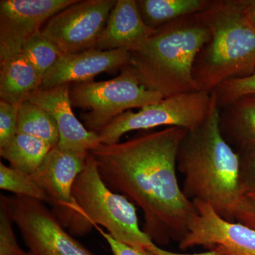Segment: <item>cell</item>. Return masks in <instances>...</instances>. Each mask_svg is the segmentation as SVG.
Masks as SVG:
<instances>
[{
  "label": "cell",
  "instance_id": "3",
  "mask_svg": "<svg viewBox=\"0 0 255 255\" xmlns=\"http://www.w3.org/2000/svg\"><path fill=\"white\" fill-rule=\"evenodd\" d=\"M211 33L197 14L156 29L145 44L129 53L127 66L142 86L164 98L198 92L194 63Z\"/></svg>",
  "mask_w": 255,
  "mask_h": 255
},
{
  "label": "cell",
  "instance_id": "25",
  "mask_svg": "<svg viewBox=\"0 0 255 255\" xmlns=\"http://www.w3.org/2000/svg\"><path fill=\"white\" fill-rule=\"evenodd\" d=\"M18 107L0 100V150L9 145L17 134Z\"/></svg>",
  "mask_w": 255,
  "mask_h": 255
},
{
  "label": "cell",
  "instance_id": "19",
  "mask_svg": "<svg viewBox=\"0 0 255 255\" xmlns=\"http://www.w3.org/2000/svg\"><path fill=\"white\" fill-rule=\"evenodd\" d=\"M53 148L50 144L39 137L17 133L9 145L0 150V155L13 168L32 175L41 167Z\"/></svg>",
  "mask_w": 255,
  "mask_h": 255
},
{
  "label": "cell",
  "instance_id": "14",
  "mask_svg": "<svg viewBox=\"0 0 255 255\" xmlns=\"http://www.w3.org/2000/svg\"><path fill=\"white\" fill-rule=\"evenodd\" d=\"M129 56L127 50L95 48L62 55L43 78L40 89L49 90L64 85L91 82L99 74L123 69L128 64Z\"/></svg>",
  "mask_w": 255,
  "mask_h": 255
},
{
  "label": "cell",
  "instance_id": "12",
  "mask_svg": "<svg viewBox=\"0 0 255 255\" xmlns=\"http://www.w3.org/2000/svg\"><path fill=\"white\" fill-rule=\"evenodd\" d=\"M78 0H1L0 63L20 54L43 23Z\"/></svg>",
  "mask_w": 255,
  "mask_h": 255
},
{
  "label": "cell",
  "instance_id": "17",
  "mask_svg": "<svg viewBox=\"0 0 255 255\" xmlns=\"http://www.w3.org/2000/svg\"><path fill=\"white\" fill-rule=\"evenodd\" d=\"M0 68L1 100L19 107L41 87V77L21 53L0 63Z\"/></svg>",
  "mask_w": 255,
  "mask_h": 255
},
{
  "label": "cell",
  "instance_id": "24",
  "mask_svg": "<svg viewBox=\"0 0 255 255\" xmlns=\"http://www.w3.org/2000/svg\"><path fill=\"white\" fill-rule=\"evenodd\" d=\"M13 220L6 196L0 197V255H23V251L18 245L14 229Z\"/></svg>",
  "mask_w": 255,
  "mask_h": 255
},
{
  "label": "cell",
  "instance_id": "8",
  "mask_svg": "<svg viewBox=\"0 0 255 255\" xmlns=\"http://www.w3.org/2000/svg\"><path fill=\"white\" fill-rule=\"evenodd\" d=\"M11 216L25 245L34 255H95L65 230L41 201L6 196Z\"/></svg>",
  "mask_w": 255,
  "mask_h": 255
},
{
  "label": "cell",
  "instance_id": "2",
  "mask_svg": "<svg viewBox=\"0 0 255 255\" xmlns=\"http://www.w3.org/2000/svg\"><path fill=\"white\" fill-rule=\"evenodd\" d=\"M177 167L183 176V192L189 200L209 204L223 219L233 221V210L243 197L241 157L223 137L214 92L205 120L188 130L181 142Z\"/></svg>",
  "mask_w": 255,
  "mask_h": 255
},
{
  "label": "cell",
  "instance_id": "21",
  "mask_svg": "<svg viewBox=\"0 0 255 255\" xmlns=\"http://www.w3.org/2000/svg\"><path fill=\"white\" fill-rule=\"evenodd\" d=\"M0 189L15 196L28 198L43 203H50L48 194L29 174L0 163Z\"/></svg>",
  "mask_w": 255,
  "mask_h": 255
},
{
  "label": "cell",
  "instance_id": "1",
  "mask_svg": "<svg viewBox=\"0 0 255 255\" xmlns=\"http://www.w3.org/2000/svg\"><path fill=\"white\" fill-rule=\"evenodd\" d=\"M187 131L166 127L90 151L107 187L141 209L142 230L156 245L179 243L196 213L177 176L178 150Z\"/></svg>",
  "mask_w": 255,
  "mask_h": 255
},
{
  "label": "cell",
  "instance_id": "18",
  "mask_svg": "<svg viewBox=\"0 0 255 255\" xmlns=\"http://www.w3.org/2000/svg\"><path fill=\"white\" fill-rule=\"evenodd\" d=\"M211 0H137V9L144 22L156 30L185 16L197 14Z\"/></svg>",
  "mask_w": 255,
  "mask_h": 255
},
{
  "label": "cell",
  "instance_id": "10",
  "mask_svg": "<svg viewBox=\"0 0 255 255\" xmlns=\"http://www.w3.org/2000/svg\"><path fill=\"white\" fill-rule=\"evenodd\" d=\"M88 153L70 152L55 147L36 173L31 175L46 191L53 206L52 211L73 236H80L81 231V209L74 199L73 186L85 167Z\"/></svg>",
  "mask_w": 255,
  "mask_h": 255
},
{
  "label": "cell",
  "instance_id": "16",
  "mask_svg": "<svg viewBox=\"0 0 255 255\" xmlns=\"http://www.w3.org/2000/svg\"><path fill=\"white\" fill-rule=\"evenodd\" d=\"M220 127L237 152H255V95L241 97L220 108Z\"/></svg>",
  "mask_w": 255,
  "mask_h": 255
},
{
  "label": "cell",
  "instance_id": "15",
  "mask_svg": "<svg viewBox=\"0 0 255 255\" xmlns=\"http://www.w3.org/2000/svg\"><path fill=\"white\" fill-rule=\"evenodd\" d=\"M155 31L144 22L136 0H117L95 48L130 53L140 49Z\"/></svg>",
  "mask_w": 255,
  "mask_h": 255
},
{
  "label": "cell",
  "instance_id": "28",
  "mask_svg": "<svg viewBox=\"0 0 255 255\" xmlns=\"http://www.w3.org/2000/svg\"><path fill=\"white\" fill-rule=\"evenodd\" d=\"M95 228L108 243L114 255H157L148 248L128 246V245L116 241L108 233L103 231L100 226H97Z\"/></svg>",
  "mask_w": 255,
  "mask_h": 255
},
{
  "label": "cell",
  "instance_id": "5",
  "mask_svg": "<svg viewBox=\"0 0 255 255\" xmlns=\"http://www.w3.org/2000/svg\"><path fill=\"white\" fill-rule=\"evenodd\" d=\"M73 194L81 209V236L98 226L128 246L149 248L155 244L139 226L134 204L107 187L90 152L74 184Z\"/></svg>",
  "mask_w": 255,
  "mask_h": 255
},
{
  "label": "cell",
  "instance_id": "9",
  "mask_svg": "<svg viewBox=\"0 0 255 255\" xmlns=\"http://www.w3.org/2000/svg\"><path fill=\"white\" fill-rule=\"evenodd\" d=\"M117 0H82L55 14L41 29L62 55L95 48Z\"/></svg>",
  "mask_w": 255,
  "mask_h": 255
},
{
  "label": "cell",
  "instance_id": "11",
  "mask_svg": "<svg viewBox=\"0 0 255 255\" xmlns=\"http://www.w3.org/2000/svg\"><path fill=\"white\" fill-rule=\"evenodd\" d=\"M195 214L179 243L182 251L204 247L216 255H255V229L223 219L212 206L194 201Z\"/></svg>",
  "mask_w": 255,
  "mask_h": 255
},
{
  "label": "cell",
  "instance_id": "23",
  "mask_svg": "<svg viewBox=\"0 0 255 255\" xmlns=\"http://www.w3.org/2000/svg\"><path fill=\"white\" fill-rule=\"evenodd\" d=\"M219 108L241 97L255 95V70L248 76L223 82L214 90Z\"/></svg>",
  "mask_w": 255,
  "mask_h": 255
},
{
  "label": "cell",
  "instance_id": "22",
  "mask_svg": "<svg viewBox=\"0 0 255 255\" xmlns=\"http://www.w3.org/2000/svg\"><path fill=\"white\" fill-rule=\"evenodd\" d=\"M21 53L29 60L42 80L62 55L58 48L43 36L41 30L25 42Z\"/></svg>",
  "mask_w": 255,
  "mask_h": 255
},
{
  "label": "cell",
  "instance_id": "6",
  "mask_svg": "<svg viewBox=\"0 0 255 255\" xmlns=\"http://www.w3.org/2000/svg\"><path fill=\"white\" fill-rule=\"evenodd\" d=\"M121 70L119 76L107 81L70 85L72 105L89 111L81 114L87 130L98 133L130 109H141L163 99L157 92L142 86L128 67Z\"/></svg>",
  "mask_w": 255,
  "mask_h": 255
},
{
  "label": "cell",
  "instance_id": "26",
  "mask_svg": "<svg viewBox=\"0 0 255 255\" xmlns=\"http://www.w3.org/2000/svg\"><path fill=\"white\" fill-rule=\"evenodd\" d=\"M239 154L242 196L255 195V152H240Z\"/></svg>",
  "mask_w": 255,
  "mask_h": 255
},
{
  "label": "cell",
  "instance_id": "31",
  "mask_svg": "<svg viewBox=\"0 0 255 255\" xmlns=\"http://www.w3.org/2000/svg\"><path fill=\"white\" fill-rule=\"evenodd\" d=\"M23 255H34L33 254V253H31V252L28 251V253H25V254H23Z\"/></svg>",
  "mask_w": 255,
  "mask_h": 255
},
{
  "label": "cell",
  "instance_id": "20",
  "mask_svg": "<svg viewBox=\"0 0 255 255\" xmlns=\"http://www.w3.org/2000/svg\"><path fill=\"white\" fill-rule=\"evenodd\" d=\"M17 133L39 137L53 147L59 143V131L54 119L28 100L18 107Z\"/></svg>",
  "mask_w": 255,
  "mask_h": 255
},
{
  "label": "cell",
  "instance_id": "27",
  "mask_svg": "<svg viewBox=\"0 0 255 255\" xmlns=\"http://www.w3.org/2000/svg\"><path fill=\"white\" fill-rule=\"evenodd\" d=\"M233 221L255 229V195L243 196L233 211Z\"/></svg>",
  "mask_w": 255,
  "mask_h": 255
},
{
  "label": "cell",
  "instance_id": "13",
  "mask_svg": "<svg viewBox=\"0 0 255 255\" xmlns=\"http://www.w3.org/2000/svg\"><path fill=\"white\" fill-rule=\"evenodd\" d=\"M70 85L49 90L38 89L28 101L50 114L58 126L60 140L57 147L70 152L88 153L101 145L98 133L87 130L72 110Z\"/></svg>",
  "mask_w": 255,
  "mask_h": 255
},
{
  "label": "cell",
  "instance_id": "7",
  "mask_svg": "<svg viewBox=\"0 0 255 255\" xmlns=\"http://www.w3.org/2000/svg\"><path fill=\"white\" fill-rule=\"evenodd\" d=\"M211 104V94L198 91L162 99L137 112L128 110L98 132L101 144L113 145L124 134L154 128L179 127L192 130L203 123Z\"/></svg>",
  "mask_w": 255,
  "mask_h": 255
},
{
  "label": "cell",
  "instance_id": "29",
  "mask_svg": "<svg viewBox=\"0 0 255 255\" xmlns=\"http://www.w3.org/2000/svg\"><path fill=\"white\" fill-rule=\"evenodd\" d=\"M151 251L153 252L157 255H216L213 252L206 251L204 253H194V254H182V253H174V252H171L166 251V250L162 249V248H159L157 245L154 244L153 246L149 248Z\"/></svg>",
  "mask_w": 255,
  "mask_h": 255
},
{
  "label": "cell",
  "instance_id": "4",
  "mask_svg": "<svg viewBox=\"0 0 255 255\" xmlns=\"http://www.w3.org/2000/svg\"><path fill=\"white\" fill-rule=\"evenodd\" d=\"M247 0H211L198 13L211 33L194 63L198 91L211 94L223 82L255 70V28L245 14Z\"/></svg>",
  "mask_w": 255,
  "mask_h": 255
},
{
  "label": "cell",
  "instance_id": "30",
  "mask_svg": "<svg viewBox=\"0 0 255 255\" xmlns=\"http://www.w3.org/2000/svg\"><path fill=\"white\" fill-rule=\"evenodd\" d=\"M245 14L249 22L255 28V0H247Z\"/></svg>",
  "mask_w": 255,
  "mask_h": 255
}]
</instances>
